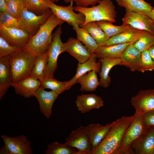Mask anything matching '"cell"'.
Returning <instances> with one entry per match:
<instances>
[{"label":"cell","mask_w":154,"mask_h":154,"mask_svg":"<svg viewBox=\"0 0 154 154\" xmlns=\"http://www.w3.org/2000/svg\"><path fill=\"white\" fill-rule=\"evenodd\" d=\"M144 30L131 28L109 38L106 46L126 43H133L141 36Z\"/></svg>","instance_id":"cell-23"},{"label":"cell","mask_w":154,"mask_h":154,"mask_svg":"<svg viewBox=\"0 0 154 154\" xmlns=\"http://www.w3.org/2000/svg\"><path fill=\"white\" fill-rule=\"evenodd\" d=\"M47 1L49 8L58 18L70 25L73 23H76L81 26L84 24L85 18L84 15L80 12L76 13L74 12L73 0L67 6L57 5L50 1Z\"/></svg>","instance_id":"cell-10"},{"label":"cell","mask_w":154,"mask_h":154,"mask_svg":"<svg viewBox=\"0 0 154 154\" xmlns=\"http://www.w3.org/2000/svg\"><path fill=\"white\" fill-rule=\"evenodd\" d=\"M41 86L44 89H50L59 95L69 89L68 81L61 82L55 79L53 76H45L40 81Z\"/></svg>","instance_id":"cell-31"},{"label":"cell","mask_w":154,"mask_h":154,"mask_svg":"<svg viewBox=\"0 0 154 154\" xmlns=\"http://www.w3.org/2000/svg\"><path fill=\"white\" fill-rule=\"evenodd\" d=\"M5 1H6L7 3L8 2L9 0H5Z\"/></svg>","instance_id":"cell-46"},{"label":"cell","mask_w":154,"mask_h":154,"mask_svg":"<svg viewBox=\"0 0 154 154\" xmlns=\"http://www.w3.org/2000/svg\"><path fill=\"white\" fill-rule=\"evenodd\" d=\"M133 120L124 133L120 148L116 154H131L132 145L147 128L143 122V115L135 112Z\"/></svg>","instance_id":"cell-5"},{"label":"cell","mask_w":154,"mask_h":154,"mask_svg":"<svg viewBox=\"0 0 154 154\" xmlns=\"http://www.w3.org/2000/svg\"><path fill=\"white\" fill-rule=\"evenodd\" d=\"M97 22L108 39L132 28L128 25H115L112 23L108 21H101Z\"/></svg>","instance_id":"cell-32"},{"label":"cell","mask_w":154,"mask_h":154,"mask_svg":"<svg viewBox=\"0 0 154 154\" xmlns=\"http://www.w3.org/2000/svg\"><path fill=\"white\" fill-rule=\"evenodd\" d=\"M71 25L76 32L77 39L84 44L92 54L94 53L99 46L92 36L77 24L73 23Z\"/></svg>","instance_id":"cell-28"},{"label":"cell","mask_w":154,"mask_h":154,"mask_svg":"<svg viewBox=\"0 0 154 154\" xmlns=\"http://www.w3.org/2000/svg\"><path fill=\"white\" fill-rule=\"evenodd\" d=\"M31 36L23 29L7 27L0 24V37L13 46L24 48Z\"/></svg>","instance_id":"cell-11"},{"label":"cell","mask_w":154,"mask_h":154,"mask_svg":"<svg viewBox=\"0 0 154 154\" xmlns=\"http://www.w3.org/2000/svg\"><path fill=\"white\" fill-rule=\"evenodd\" d=\"M135 112L143 115L154 110V89L141 90L131 98Z\"/></svg>","instance_id":"cell-13"},{"label":"cell","mask_w":154,"mask_h":154,"mask_svg":"<svg viewBox=\"0 0 154 154\" xmlns=\"http://www.w3.org/2000/svg\"><path fill=\"white\" fill-rule=\"evenodd\" d=\"M21 48L10 44L4 38L0 37V58L9 57Z\"/></svg>","instance_id":"cell-38"},{"label":"cell","mask_w":154,"mask_h":154,"mask_svg":"<svg viewBox=\"0 0 154 154\" xmlns=\"http://www.w3.org/2000/svg\"><path fill=\"white\" fill-rule=\"evenodd\" d=\"M52 13L50 9L42 14L38 15L28 10L24 5L18 18L21 28L28 32L31 36H33L37 33Z\"/></svg>","instance_id":"cell-6"},{"label":"cell","mask_w":154,"mask_h":154,"mask_svg":"<svg viewBox=\"0 0 154 154\" xmlns=\"http://www.w3.org/2000/svg\"><path fill=\"white\" fill-rule=\"evenodd\" d=\"M149 17L153 21L154 24V8H153L151 12L149 15Z\"/></svg>","instance_id":"cell-44"},{"label":"cell","mask_w":154,"mask_h":154,"mask_svg":"<svg viewBox=\"0 0 154 154\" xmlns=\"http://www.w3.org/2000/svg\"><path fill=\"white\" fill-rule=\"evenodd\" d=\"M49 0V1H52V2H54V0Z\"/></svg>","instance_id":"cell-47"},{"label":"cell","mask_w":154,"mask_h":154,"mask_svg":"<svg viewBox=\"0 0 154 154\" xmlns=\"http://www.w3.org/2000/svg\"><path fill=\"white\" fill-rule=\"evenodd\" d=\"M25 7L38 15L42 14L50 9L47 0H23Z\"/></svg>","instance_id":"cell-34"},{"label":"cell","mask_w":154,"mask_h":154,"mask_svg":"<svg viewBox=\"0 0 154 154\" xmlns=\"http://www.w3.org/2000/svg\"><path fill=\"white\" fill-rule=\"evenodd\" d=\"M148 51L150 55L154 61V44L148 49Z\"/></svg>","instance_id":"cell-43"},{"label":"cell","mask_w":154,"mask_h":154,"mask_svg":"<svg viewBox=\"0 0 154 154\" xmlns=\"http://www.w3.org/2000/svg\"><path fill=\"white\" fill-rule=\"evenodd\" d=\"M4 145L0 149V154H32L31 143L24 135L15 137H10L6 135L1 137Z\"/></svg>","instance_id":"cell-7"},{"label":"cell","mask_w":154,"mask_h":154,"mask_svg":"<svg viewBox=\"0 0 154 154\" xmlns=\"http://www.w3.org/2000/svg\"><path fill=\"white\" fill-rule=\"evenodd\" d=\"M40 86V80L31 75L11 85L16 94L26 98L34 96V94Z\"/></svg>","instance_id":"cell-17"},{"label":"cell","mask_w":154,"mask_h":154,"mask_svg":"<svg viewBox=\"0 0 154 154\" xmlns=\"http://www.w3.org/2000/svg\"><path fill=\"white\" fill-rule=\"evenodd\" d=\"M100 67L99 74L100 86L104 88L108 87L111 82V79L109 73L111 69L114 66L120 65V58H105L99 59Z\"/></svg>","instance_id":"cell-21"},{"label":"cell","mask_w":154,"mask_h":154,"mask_svg":"<svg viewBox=\"0 0 154 154\" xmlns=\"http://www.w3.org/2000/svg\"><path fill=\"white\" fill-rule=\"evenodd\" d=\"M41 86L34 94L38 101L40 112L47 119L52 114L53 104L59 94L52 90L47 91Z\"/></svg>","instance_id":"cell-15"},{"label":"cell","mask_w":154,"mask_h":154,"mask_svg":"<svg viewBox=\"0 0 154 154\" xmlns=\"http://www.w3.org/2000/svg\"><path fill=\"white\" fill-rule=\"evenodd\" d=\"M65 143L76 149L77 154H91L92 147L86 126L81 125L72 131Z\"/></svg>","instance_id":"cell-9"},{"label":"cell","mask_w":154,"mask_h":154,"mask_svg":"<svg viewBox=\"0 0 154 154\" xmlns=\"http://www.w3.org/2000/svg\"><path fill=\"white\" fill-rule=\"evenodd\" d=\"M141 52L134 46L130 44L120 56V65L129 68L131 71H141Z\"/></svg>","instance_id":"cell-19"},{"label":"cell","mask_w":154,"mask_h":154,"mask_svg":"<svg viewBox=\"0 0 154 154\" xmlns=\"http://www.w3.org/2000/svg\"><path fill=\"white\" fill-rule=\"evenodd\" d=\"M7 4L5 0H0V13L7 11Z\"/></svg>","instance_id":"cell-42"},{"label":"cell","mask_w":154,"mask_h":154,"mask_svg":"<svg viewBox=\"0 0 154 154\" xmlns=\"http://www.w3.org/2000/svg\"><path fill=\"white\" fill-rule=\"evenodd\" d=\"M97 73L95 70L90 71L79 78L76 81L80 85V90L82 92L95 91L100 86Z\"/></svg>","instance_id":"cell-27"},{"label":"cell","mask_w":154,"mask_h":154,"mask_svg":"<svg viewBox=\"0 0 154 154\" xmlns=\"http://www.w3.org/2000/svg\"><path fill=\"white\" fill-rule=\"evenodd\" d=\"M65 52H68L78 61L82 63L87 60L92 53L89 49L78 39L70 38L63 43Z\"/></svg>","instance_id":"cell-16"},{"label":"cell","mask_w":154,"mask_h":154,"mask_svg":"<svg viewBox=\"0 0 154 154\" xmlns=\"http://www.w3.org/2000/svg\"><path fill=\"white\" fill-rule=\"evenodd\" d=\"M64 22L52 13L37 33L31 36L24 48L37 56L45 52L51 42L53 31Z\"/></svg>","instance_id":"cell-2"},{"label":"cell","mask_w":154,"mask_h":154,"mask_svg":"<svg viewBox=\"0 0 154 154\" xmlns=\"http://www.w3.org/2000/svg\"><path fill=\"white\" fill-rule=\"evenodd\" d=\"M154 70V61L153 60L148 50L141 52V72L143 73L147 71Z\"/></svg>","instance_id":"cell-37"},{"label":"cell","mask_w":154,"mask_h":154,"mask_svg":"<svg viewBox=\"0 0 154 154\" xmlns=\"http://www.w3.org/2000/svg\"><path fill=\"white\" fill-rule=\"evenodd\" d=\"M143 120L146 127H154V110L144 113L143 116Z\"/></svg>","instance_id":"cell-40"},{"label":"cell","mask_w":154,"mask_h":154,"mask_svg":"<svg viewBox=\"0 0 154 154\" xmlns=\"http://www.w3.org/2000/svg\"><path fill=\"white\" fill-rule=\"evenodd\" d=\"M112 123L105 125L99 123H92L86 126L92 151L101 142L111 128Z\"/></svg>","instance_id":"cell-22"},{"label":"cell","mask_w":154,"mask_h":154,"mask_svg":"<svg viewBox=\"0 0 154 154\" xmlns=\"http://www.w3.org/2000/svg\"><path fill=\"white\" fill-rule=\"evenodd\" d=\"M131 43L99 46L94 53L99 59L120 58L127 47Z\"/></svg>","instance_id":"cell-25"},{"label":"cell","mask_w":154,"mask_h":154,"mask_svg":"<svg viewBox=\"0 0 154 154\" xmlns=\"http://www.w3.org/2000/svg\"><path fill=\"white\" fill-rule=\"evenodd\" d=\"M154 44V35L144 31L141 37L133 44L141 52L148 49Z\"/></svg>","instance_id":"cell-35"},{"label":"cell","mask_w":154,"mask_h":154,"mask_svg":"<svg viewBox=\"0 0 154 154\" xmlns=\"http://www.w3.org/2000/svg\"><path fill=\"white\" fill-rule=\"evenodd\" d=\"M59 0H54V2H57ZM66 3H70L73 0H62Z\"/></svg>","instance_id":"cell-45"},{"label":"cell","mask_w":154,"mask_h":154,"mask_svg":"<svg viewBox=\"0 0 154 154\" xmlns=\"http://www.w3.org/2000/svg\"><path fill=\"white\" fill-rule=\"evenodd\" d=\"M75 102L78 110L82 114L99 109L104 106V103L101 97L93 94L78 95Z\"/></svg>","instance_id":"cell-18"},{"label":"cell","mask_w":154,"mask_h":154,"mask_svg":"<svg viewBox=\"0 0 154 154\" xmlns=\"http://www.w3.org/2000/svg\"><path fill=\"white\" fill-rule=\"evenodd\" d=\"M153 27H154V25H153Z\"/></svg>","instance_id":"cell-49"},{"label":"cell","mask_w":154,"mask_h":154,"mask_svg":"<svg viewBox=\"0 0 154 154\" xmlns=\"http://www.w3.org/2000/svg\"><path fill=\"white\" fill-rule=\"evenodd\" d=\"M36 56L23 48L9 57L12 84L30 74Z\"/></svg>","instance_id":"cell-3"},{"label":"cell","mask_w":154,"mask_h":154,"mask_svg":"<svg viewBox=\"0 0 154 154\" xmlns=\"http://www.w3.org/2000/svg\"><path fill=\"white\" fill-rule=\"evenodd\" d=\"M0 24L7 27L21 28L18 19L7 11L0 13Z\"/></svg>","instance_id":"cell-36"},{"label":"cell","mask_w":154,"mask_h":154,"mask_svg":"<svg viewBox=\"0 0 154 154\" xmlns=\"http://www.w3.org/2000/svg\"><path fill=\"white\" fill-rule=\"evenodd\" d=\"M76 149L66 143H60L54 142L48 145L46 150V154H77Z\"/></svg>","instance_id":"cell-33"},{"label":"cell","mask_w":154,"mask_h":154,"mask_svg":"<svg viewBox=\"0 0 154 154\" xmlns=\"http://www.w3.org/2000/svg\"><path fill=\"white\" fill-rule=\"evenodd\" d=\"M98 4L90 7L75 6L74 9L84 15L85 18L84 24L101 21L116 22L117 12L112 0H100Z\"/></svg>","instance_id":"cell-4"},{"label":"cell","mask_w":154,"mask_h":154,"mask_svg":"<svg viewBox=\"0 0 154 154\" xmlns=\"http://www.w3.org/2000/svg\"><path fill=\"white\" fill-rule=\"evenodd\" d=\"M154 150V127H151L133 144L131 154H153Z\"/></svg>","instance_id":"cell-14"},{"label":"cell","mask_w":154,"mask_h":154,"mask_svg":"<svg viewBox=\"0 0 154 154\" xmlns=\"http://www.w3.org/2000/svg\"><path fill=\"white\" fill-rule=\"evenodd\" d=\"M122 116L112 122V126L100 143L91 154H116L124 133L134 117Z\"/></svg>","instance_id":"cell-1"},{"label":"cell","mask_w":154,"mask_h":154,"mask_svg":"<svg viewBox=\"0 0 154 154\" xmlns=\"http://www.w3.org/2000/svg\"><path fill=\"white\" fill-rule=\"evenodd\" d=\"M100 0H73L76 6L88 7L89 5L95 6Z\"/></svg>","instance_id":"cell-41"},{"label":"cell","mask_w":154,"mask_h":154,"mask_svg":"<svg viewBox=\"0 0 154 154\" xmlns=\"http://www.w3.org/2000/svg\"><path fill=\"white\" fill-rule=\"evenodd\" d=\"M48 62V54L47 51L44 53L37 55L30 75L40 81L44 77Z\"/></svg>","instance_id":"cell-29"},{"label":"cell","mask_w":154,"mask_h":154,"mask_svg":"<svg viewBox=\"0 0 154 154\" xmlns=\"http://www.w3.org/2000/svg\"><path fill=\"white\" fill-rule=\"evenodd\" d=\"M62 33V28L60 25L53 34L51 42L47 50L48 62L44 76H53L58 66V57L60 54L65 52L63 43L61 39Z\"/></svg>","instance_id":"cell-8"},{"label":"cell","mask_w":154,"mask_h":154,"mask_svg":"<svg viewBox=\"0 0 154 154\" xmlns=\"http://www.w3.org/2000/svg\"><path fill=\"white\" fill-rule=\"evenodd\" d=\"M122 18L123 25H128L133 28L148 31L154 35V23L149 16L125 9Z\"/></svg>","instance_id":"cell-12"},{"label":"cell","mask_w":154,"mask_h":154,"mask_svg":"<svg viewBox=\"0 0 154 154\" xmlns=\"http://www.w3.org/2000/svg\"><path fill=\"white\" fill-rule=\"evenodd\" d=\"M12 84L9 57L0 58V99Z\"/></svg>","instance_id":"cell-24"},{"label":"cell","mask_w":154,"mask_h":154,"mask_svg":"<svg viewBox=\"0 0 154 154\" xmlns=\"http://www.w3.org/2000/svg\"><path fill=\"white\" fill-rule=\"evenodd\" d=\"M7 11L18 19L20 13L24 6L23 0H9L7 3Z\"/></svg>","instance_id":"cell-39"},{"label":"cell","mask_w":154,"mask_h":154,"mask_svg":"<svg viewBox=\"0 0 154 154\" xmlns=\"http://www.w3.org/2000/svg\"><path fill=\"white\" fill-rule=\"evenodd\" d=\"M80 27L85 29L92 36L99 46H106L109 39L97 22H89Z\"/></svg>","instance_id":"cell-30"},{"label":"cell","mask_w":154,"mask_h":154,"mask_svg":"<svg viewBox=\"0 0 154 154\" xmlns=\"http://www.w3.org/2000/svg\"><path fill=\"white\" fill-rule=\"evenodd\" d=\"M98 58L94 53L91 54L89 59L85 62L77 64L76 72L73 77L68 81V85L70 89L76 83L78 79L85 74L92 70H95L99 73L100 66V63L97 61Z\"/></svg>","instance_id":"cell-20"},{"label":"cell","mask_w":154,"mask_h":154,"mask_svg":"<svg viewBox=\"0 0 154 154\" xmlns=\"http://www.w3.org/2000/svg\"><path fill=\"white\" fill-rule=\"evenodd\" d=\"M153 154H154V150L153 152Z\"/></svg>","instance_id":"cell-48"},{"label":"cell","mask_w":154,"mask_h":154,"mask_svg":"<svg viewBox=\"0 0 154 154\" xmlns=\"http://www.w3.org/2000/svg\"><path fill=\"white\" fill-rule=\"evenodd\" d=\"M118 5L132 11L149 16L153 7L145 0H116Z\"/></svg>","instance_id":"cell-26"}]
</instances>
